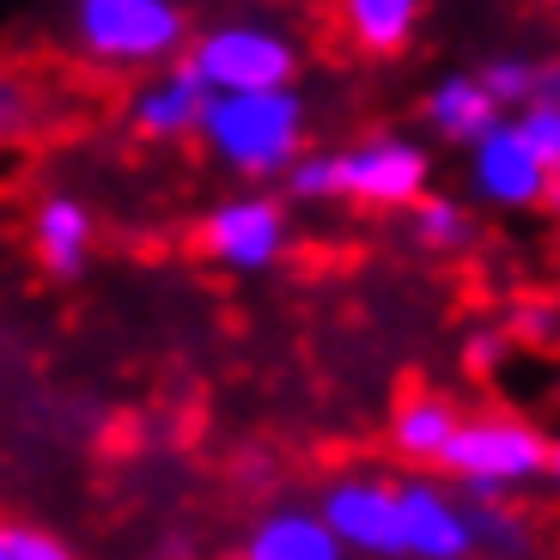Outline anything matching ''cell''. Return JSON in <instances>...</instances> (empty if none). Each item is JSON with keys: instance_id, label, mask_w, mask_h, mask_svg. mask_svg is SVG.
Segmentation results:
<instances>
[{"instance_id": "277c9868", "label": "cell", "mask_w": 560, "mask_h": 560, "mask_svg": "<svg viewBox=\"0 0 560 560\" xmlns=\"http://www.w3.org/2000/svg\"><path fill=\"white\" fill-rule=\"evenodd\" d=\"M73 49L98 68H171L189 49V13L177 0H80L73 7Z\"/></svg>"}, {"instance_id": "5b68a950", "label": "cell", "mask_w": 560, "mask_h": 560, "mask_svg": "<svg viewBox=\"0 0 560 560\" xmlns=\"http://www.w3.org/2000/svg\"><path fill=\"white\" fill-rule=\"evenodd\" d=\"M348 560H402V500L390 476H336L311 505Z\"/></svg>"}, {"instance_id": "8fae6325", "label": "cell", "mask_w": 560, "mask_h": 560, "mask_svg": "<svg viewBox=\"0 0 560 560\" xmlns=\"http://www.w3.org/2000/svg\"><path fill=\"white\" fill-rule=\"evenodd\" d=\"M98 244V213L80 196H43L31 213V256L43 262L49 280H80Z\"/></svg>"}, {"instance_id": "6da1fadb", "label": "cell", "mask_w": 560, "mask_h": 560, "mask_svg": "<svg viewBox=\"0 0 560 560\" xmlns=\"http://www.w3.org/2000/svg\"><path fill=\"white\" fill-rule=\"evenodd\" d=\"M311 110L299 85L287 92H238V98H208L196 140L208 159H220L232 177H287L305 159Z\"/></svg>"}, {"instance_id": "7402d4cb", "label": "cell", "mask_w": 560, "mask_h": 560, "mask_svg": "<svg viewBox=\"0 0 560 560\" xmlns=\"http://www.w3.org/2000/svg\"><path fill=\"white\" fill-rule=\"evenodd\" d=\"M280 183H287V196H293V201H336V159H329V153H305Z\"/></svg>"}, {"instance_id": "cb8c5ba5", "label": "cell", "mask_w": 560, "mask_h": 560, "mask_svg": "<svg viewBox=\"0 0 560 560\" xmlns=\"http://www.w3.org/2000/svg\"><path fill=\"white\" fill-rule=\"evenodd\" d=\"M542 476L560 488V439H548V469H542Z\"/></svg>"}, {"instance_id": "7c38bea8", "label": "cell", "mask_w": 560, "mask_h": 560, "mask_svg": "<svg viewBox=\"0 0 560 560\" xmlns=\"http://www.w3.org/2000/svg\"><path fill=\"white\" fill-rule=\"evenodd\" d=\"M463 408L451 402L445 390H408L402 402L390 408V451L415 469H439L451 433H457Z\"/></svg>"}, {"instance_id": "9a60e30c", "label": "cell", "mask_w": 560, "mask_h": 560, "mask_svg": "<svg viewBox=\"0 0 560 560\" xmlns=\"http://www.w3.org/2000/svg\"><path fill=\"white\" fill-rule=\"evenodd\" d=\"M420 0H348L341 7V31L360 56H402L415 43Z\"/></svg>"}, {"instance_id": "603a6c76", "label": "cell", "mask_w": 560, "mask_h": 560, "mask_svg": "<svg viewBox=\"0 0 560 560\" xmlns=\"http://www.w3.org/2000/svg\"><path fill=\"white\" fill-rule=\"evenodd\" d=\"M25 116H31V104H25V85L0 73V140H7V135H19V128H25Z\"/></svg>"}, {"instance_id": "ffe728a7", "label": "cell", "mask_w": 560, "mask_h": 560, "mask_svg": "<svg viewBox=\"0 0 560 560\" xmlns=\"http://www.w3.org/2000/svg\"><path fill=\"white\" fill-rule=\"evenodd\" d=\"M505 353H512V336H505V329H493V323H476V329L463 336V348H457V365H463V378L488 384L493 372L505 365Z\"/></svg>"}, {"instance_id": "7a4b0ae2", "label": "cell", "mask_w": 560, "mask_h": 560, "mask_svg": "<svg viewBox=\"0 0 560 560\" xmlns=\"http://www.w3.org/2000/svg\"><path fill=\"white\" fill-rule=\"evenodd\" d=\"M451 481H457L463 505H488L505 500L524 481H542L548 469V433L524 415H505V408H488V415H463L457 433H451L445 457H439Z\"/></svg>"}, {"instance_id": "d6986e66", "label": "cell", "mask_w": 560, "mask_h": 560, "mask_svg": "<svg viewBox=\"0 0 560 560\" xmlns=\"http://www.w3.org/2000/svg\"><path fill=\"white\" fill-rule=\"evenodd\" d=\"M512 128H518V140L530 147V159L548 171V177H560V104H530V110L512 116Z\"/></svg>"}, {"instance_id": "e0dca14e", "label": "cell", "mask_w": 560, "mask_h": 560, "mask_svg": "<svg viewBox=\"0 0 560 560\" xmlns=\"http://www.w3.org/2000/svg\"><path fill=\"white\" fill-rule=\"evenodd\" d=\"M469 536H476V555L488 560H524L530 555V518H524L512 500H488V505H469Z\"/></svg>"}, {"instance_id": "5bb4252c", "label": "cell", "mask_w": 560, "mask_h": 560, "mask_svg": "<svg viewBox=\"0 0 560 560\" xmlns=\"http://www.w3.org/2000/svg\"><path fill=\"white\" fill-rule=\"evenodd\" d=\"M420 116H427V128H433L439 140H451V147H476L488 128L505 122V110L488 98V85H481L476 73H445V80L420 98Z\"/></svg>"}, {"instance_id": "3957f363", "label": "cell", "mask_w": 560, "mask_h": 560, "mask_svg": "<svg viewBox=\"0 0 560 560\" xmlns=\"http://www.w3.org/2000/svg\"><path fill=\"white\" fill-rule=\"evenodd\" d=\"M299 43L275 19H220L208 31H189L183 68L208 85V98H238V92H287L299 80Z\"/></svg>"}, {"instance_id": "30bf717a", "label": "cell", "mask_w": 560, "mask_h": 560, "mask_svg": "<svg viewBox=\"0 0 560 560\" xmlns=\"http://www.w3.org/2000/svg\"><path fill=\"white\" fill-rule=\"evenodd\" d=\"M201 110H208V85L183 68V61L159 68L153 80H140L135 92H128V128H135L140 140H183V135H196Z\"/></svg>"}, {"instance_id": "8992f818", "label": "cell", "mask_w": 560, "mask_h": 560, "mask_svg": "<svg viewBox=\"0 0 560 560\" xmlns=\"http://www.w3.org/2000/svg\"><path fill=\"white\" fill-rule=\"evenodd\" d=\"M336 159V201L360 208H415L433 183V153L408 135H365Z\"/></svg>"}, {"instance_id": "52a82bcc", "label": "cell", "mask_w": 560, "mask_h": 560, "mask_svg": "<svg viewBox=\"0 0 560 560\" xmlns=\"http://www.w3.org/2000/svg\"><path fill=\"white\" fill-rule=\"evenodd\" d=\"M287 244H293V220L268 189L213 201V213L201 220V256H213L220 268H238V275L275 268L287 256Z\"/></svg>"}, {"instance_id": "ba28073f", "label": "cell", "mask_w": 560, "mask_h": 560, "mask_svg": "<svg viewBox=\"0 0 560 560\" xmlns=\"http://www.w3.org/2000/svg\"><path fill=\"white\" fill-rule=\"evenodd\" d=\"M402 500V560H476V536H469V505L433 476L396 481Z\"/></svg>"}, {"instance_id": "d4e9b609", "label": "cell", "mask_w": 560, "mask_h": 560, "mask_svg": "<svg viewBox=\"0 0 560 560\" xmlns=\"http://www.w3.org/2000/svg\"><path fill=\"white\" fill-rule=\"evenodd\" d=\"M542 208L560 220V177H548V189H542Z\"/></svg>"}, {"instance_id": "2e32d148", "label": "cell", "mask_w": 560, "mask_h": 560, "mask_svg": "<svg viewBox=\"0 0 560 560\" xmlns=\"http://www.w3.org/2000/svg\"><path fill=\"white\" fill-rule=\"evenodd\" d=\"M476 80L488 85V98L500 104V110L505 104H518V110H530V104H560V61L500 56V61H488Z\"/></svg>"}, {"instance_id": "ac0fdd59", "label": "cell", "mask_w": 560, "mask_h": 560, "mask_svg": "<svg viewBox=\"0 0 560 560\" xmlns=\"http://www.w3.org/2000/svg\"><path fill=\"white\" fill-rule=\"evenodd\" d=\"M408 232H415L427 250H463L476 225H469L463 201H451V196H420L415 208H408Z\"/></svg>"}, {"instance_id": "9c48e42d", "label": "cell", "mask_w": 560, "mask_h": 560, "mask_svg": "<svg viewBox=\"0 0 560 560\" xmlns=\"http://www.w3.org/2000/svg\"><path fill=\"white\" fill-rule=\"evenodd\" d=\"M469 189L493 208H542V189H548V171L530 159V147L518 140V128L500 122L469 147Z\"/></svg>"}, {"instance_id": "44dd1931", "label": "cell", "mask_w": 560, "mask_h": 560, "mask_svg": "<svg viewBox=\"0 0 560 560\" xmlns=\"http://www.w3.org/2000/svg\"><path fill=\"white\" fill-rule=\"evenodd\" d=\"M0 560H73V548L37 524H0Z\"/></svg>"}, {"instance_id": "4fadbf2b", "label": "cell", "mask_w": 560, "mask_h": 560, "mask_svg": "<svg viewBox=\"0 0 560 560\" xmlns=\"http://www.w3.org/2000/svg\"><path fill=\"white\" fill-rule=\"evenodd\" d=\"M238 560H348L311 505H275L250 524Z\"/></svg>"}]
</instances>
